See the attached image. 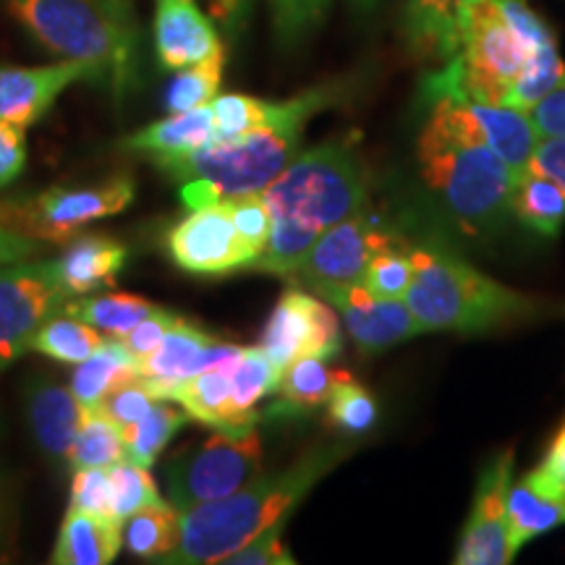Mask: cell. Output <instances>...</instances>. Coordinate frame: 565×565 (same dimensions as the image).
<instances>
[{"label": "cell", "mask_w": 565, "mask_h": 565, "mask_svg": "<svg viewBox=\"0 0 565 565\" xmlns=\"http://www.w3.org/2000/svg\"><path fill=\"white\" fill-rule=\"evenodd\" d=\"M110 482H113V515L118 521L129 519L137 511H145L150 505L166 503L162 494L150 475V466H141L131 458L110 466Z\"/></svg>", "instance_id": "cell-37"}, {"label": "cell", "mask_w": 565, "mask_h": 565, "mask_svg": "<svg viewBox=\"0 0 565 565\" xmlns=\"http://www.w3.org/2000/svg\"><path fill=\"white\" fill-rule=\"evenodd\" d=\"M134 377H139L137 356L116 335H108L89 359L76 364L71 374V393L84 408H97L105 395Z\"/></svg>", "instance_id": "cell-28"}, {"label": "cell", "mask_w": 565, "mask_h": 565, "mask_svg": "<svg viewBox=\"0 0 565 565\" xmlns=\"http://www.w3.org/2000/svg\"><path fill=\"white\" fill-rule=\"evenodd\" d=\"M124 547L121 521L71 508L63 515L51 563L53 565H108Z\"/></svg>", "instance_id": "cell-24"}, {"label": "cell", "mask_w": 565, "mask_h": 565, "mask_svg": "<svg viewBox=\"0 0 565 565\" xmlns=\"http://www.w3.org/2000/svg\"><path fill=\"white\" fill-rule=\"evenodd\" d=\"M63 246L66 249L61 252V257L51 259V263L66 301L74 299V296L113 288L118 282L126 259H129V249L118 238L103 236V233H87V236L79 233Z\"/></svg>", "instance_id": "cell-19"}, {"label": "cell", "mask_w": 565, "mask_h": 565, "mask_svg": "<svg viewBox=\"0 0 565 565\" xmlns=\"http://www.w3.org/2000/svg\"><path fill=\"white\" fill-rule=\"evenodd\" d=\"M154 404H158V398L152 395L147 380L139 374V377L118 385L116 391H110L108 395H105L103 404L97 408H100L108 419H113L118 427L124 429V427H131L134 422H139L141 416L150 412Z\"/></svg>", "instance_id": "cell-42"}, {"label": "cell", "mask_w": 565, "mask_h": 565, "mask_svg": "<svg viewBox=\"0 0 565 565\" xmlns=\"http://www.w3.org/2000/svg\"><path fill=\"white\" fill-rule=\"evenodd\" d=\"M137 196L129 173L89 186H51L32 196H6L11 223L42 244H66L82 228L124 212Z\"/></svg>", "instance_id": "cell-9"}, {"label": "cell", "mask_w": 565, "mask_h": 565, "mask_svg": "<svg viewBox=\"0 0 565 565\" xmlns=\"http://www.w3.org/2000/svg\"><path fill=\"white\" fill-rule=\"evenodd\" d=\"M108 3L110 17L116 19L118 30L129 42L131 47H137V19H134V0H105Z\"/></svg>", "instance_id": "cell-52"}, {"label": "cell", "mask_w": 565, "mask_h": 565, "mask_svg": "<svg viewBox=\"0 0 565 565\" xmlns=\"http://www.w3.org/2000/svg\"><path fill=\"white\" fill-rule=\"evenodd\" d=\"M6 542H9V526H0V557H3Z\"/></svg>", "instance_id": "cell-55"}, {"label": "cell", "mask_w": 565, "mask_h": 565, "mask_svg": "<svg viewBox=\"0 0 565 565\" xmlns=\"http://www.w3.org/2000/svg\"><path fill=\"white\" fill-rule=\"evenodd\" d=\"M126 553L141 561L158 563L160 557L173 553L181 540V511L171 500L150 505L121 521Z\"/></svg>", "instance_id": "cell-30"}, {"label": "cell", "mask_w": 565, "mask_h": 565, "mask_svg": "<svg viewBox=\"0 0 565 565\" xmlns=\"http://www.w3.org/2000/svg\"><path fill=\"white\" fill-rule=\"evenodd\" d=\"M424 92H450V95H456L458 103L463 105L466 116L471 118V124L477 126L482 139L492 147V152L511 168L515 179L524 175L529 162H532L536 141H540V134H536L534 124L529 121L524 110L475 100L471 95H466L461 84H458L454 61H448V66L429 76L427 84H424Z\"/></svg>", "instance_id": "cell-17"}, {"label": "cell", "mask_w": 565, "mask_h": 565, "mask_svg": "<svg viewBox=\"0 0 565 565\" xmlns=\"http://www.w3.org/2000/svg\"><path fill=\"white\" fill-rule=\"evenodd\" d=\"M105 71L87 61H58L51 66H0V118L30 129L76 82H103Z\"/></svg>", "instance_id": "cell-16"}, {"label": "cell", "mask_w": 565, "mask_h": 565, "mask_svg": "<svg viewBox=\"0 0 565 565\" xmlns=\"http://www.w3.org/2000/svg\"><path fill=\"white\" fill-rule=\"evenodd\" d=\"M244 353V351H242ZM233 364L212 366L200 374L175 383L168 391L166 401L179 404L183 412L189 414V419L204 424V427L215 429V433H236V424H233L231 414V370Z\"/></svg>", "instance_id": "cell-26"}, {"label": "cell", "mask_w": 565, "mask_h": 565, "mask_svg": "<svg viewBox=\"0 0 565 565\" xmlns=\"http://www.w3.org/2000/svg\"><path fill=\"white\" fill-rule=\"evenodd\" d=\"M223 66H225V51L212 55V58L194 63V66L181 68L179 76L171 82L166 95L168 113H181L200 108L217 97L223 82Z\"/></svg>", "instance_id": "cell-36"}, {"label": "cell", "mask_w": 565, "mask_h": 565, "mask_svg": "<svg viewBox=\"0 0 565 565\" xmlns=\"http://www.w3.org/2000/svg\"><path fill=\"white\" fill-rule=\"evenodd\" d=\"M212 341H217V338L179 317L173 322V328L166 333V338L158 343V349L137 359V370L147 380L154 398L166 401L168 391L175 383L196 374V362H200L202 351Z\"/></svg>", "instance_id": "cell-22"}, {"label": "cell", "mask_w": 565, "mask_h": 565, "mask_svg": "<svg viewBox=\"0 0 565 565\" xmlns=\"http://www.w3.org/2000/svg\"><path fill=\"white\" fill-rule=\"evenodd\" d=\"M341 315V320L364 353H380L424 333L404 299H385L366 291L362 282L328 286L315 291Z\"/></svg>", "instance_id": "cell-15"}, {"label": "cell", "mask_w": 565, "mask_h": 565, "mask_svg": "<svg viewBox=\"0 0 565 565\" xmlns=\"http://www.w3.org/2000/svg\"><path fill=\"white\" fill-rule=\"evenodd\" d=\"M341 322L335 309L320 296L299 288L280 296L259 338V349L280 372L299 356H320L330 362L341 353Z\"/></svg>", "instance_id": "cell-13"}, {"label": "cell", "mask_w": 565, "mask_h": 565, "mask_svg": "<svg viewBox=\"0 0 565 565\" xmlns=\"http://www.w3.org/2000/svg\"><path fill=\"white\" fill-rule=\"evenodd\" d=\"M356 3H362V6H364V3H372V0H356Z\"/></svg>", "instance_id": "cell-56"}, {"label": "cell", "mask_w": 565, "mask_h": 565, "mask_svg": "<svg viewBox=\"0 0 565 565\" xmlns=\"http://www.w3.org/2000/svg\"><path fill=\"white\" fill-rule=\"evenodd\" d=\"M349 377V372L333 370L328 359L320 356H299L280 374L278 401L270 406L275 416H296L309 414L317 406L328 404L330 393L341 380Z\"/></svg>", "instance_id": "cell-27"}, {"label": "cell", "mask_w": 565, "mask_h": 565, "mask_svg": "<svg viewBox=\"0 0 565 565\" xmlns=\"http://www.w3.org/2000/svg\"><path fill=\"white\" fill-rule=\"evenodd\" d=\"M414 278L404 296L424 333H482L532 315L534 299L513 291L440 244H408Z\"/></svg>", "instance_id": "cell-5"}, {"label": "cell", "mask_w": 565, "mask_h": 565, "mask_svg": "<svg viewBox=\"0 0 565 565\" xmlns=\"http://www.w3.org/2000/svg\"><path fill=\"white\" fill-rule=\"evenodd\" d=\"M458 84L484 103H505L508 89L529 61L526 45L508 24L498 0H461L458 6Z\"/></svg>", "instance_id": "cell-7"}, {"label": "cell", "mask_w": 565, "mask_h": 565, "mask_svg": "<svg viewBox=\"0 0 565 565\" xmlns=\"http://www.w3.org/2000/svg\"><path fill=\"white\" fill-rule=\"evenodd\" d=\"M280 370L259 349H244L231 370V414L238 433H252L257 427V404L267 395L278 393Z\"/></svg>", "instance_id": "cell-29"}, {"label": "cell", "mask_w": 565, "mask_h": 565, "mask_svg": "<svg viewBox=\"0 0 565 565\" xmlns=\"http://www.w3.org/2000/svg\"><path fill=\"white\" fill-rule=\"evenodd\" d=\"M63 303L53 263L26 259L0 270V372L30 351L32 335Z\"/></svg>", "instance_id": "cell-12"}, {"label": "cell", "mask_w": 565, "mask_h": 565, "mask_svg": "<svg viewBox=\"0 0 565 565\" xmlns=\"http://www.w3.org/2000/svg\"><path fill=\"white\" fill-rule=\"evenodd\" d=\"M536 471H540V475H545L550 482L565 487V422H563L561 433L555 435V440L550 443L547 454H545V458H542V463L536 466Z\"/></svg>", "instance_id": "cell-51"}, {"label": "cell", "mask_w": 565, "mask_h": 565, "mask_svg": "<svg viewBox=\"0 0 565 565\" xmlns=\"http://www.w3.org/2000/svg\"><path fill=\"white\" fill-rule=\"evenodd\" d=\"M349 456L345 445H317L280 475H263L228 498L181 511V540L162 565L225 563L246 542L275 524H286L296 505L324 475Z\"/></svg>", "instance_id": "cell-4"}, {"label": "cell", "mask_w": 565, "mask_h": 565, "mask_svg": "<svg viewBox=\"0 0 565 565\" xmlns=\"http://www.w3.org/2000/svg\"><path fill=\"white\" fill-rule=\"evenodd\" d=\"M11 521V508H9V492L3 490V482H0V526H9Z\"/></svg>", "instance_id": "cell-54"}, {"label": "cell", "mask_w": 565, "mask_h": 565, "mask_svg": "<svg viewBox=\"0 0 565 565\" xmlns=\"http://www.w3.org/2000/svg\"><path fill=\"white\" fill-rule=\"evenodd\" d=\"M273 231L252 270L291 278L324 231L370 204V181L351 139H330L296 154L263 189Z\"/></svg>", "instance_id": "cell-1"}, {"label": "cell", "mask_w": 565, "mask_h": 565, "mask_svg": "<svg viewBox=\"0 0 565 565\" xmlns=\"http://www.w3.org/2000/svg\"><path fill=\"white\" fill-rule=\"evenodd\" d=\"M166 249L179 270L196 278H225L254 265V254L233 225L228 200L204 204L173 223L166 233Z\"/></svg>", "instance_id": "cell-11"}, {"label": "cell", "mask_w": 565, "mask_h": 565, "mask_svg": "<svg viewBox=\"0 0 565 565\" xmlns=\"http://www.w3.org/2000/svg\"><path fill=\"white\" fill-rule=\"evenodd\" d=\"M24 412L30 433L42 454L66 458L84 414V406L71 393V387H63L53 380H32L24 393Z\"/></svg>", "instance_id": "cell-21"}, {"label": "cell", "mask_w": 565, "mask_h": 565, "mask_svg": "<svg viewBox=\"0 0 565 565\" xmlns=\"http://www.w3.org/2000/svg\"><path fill=\"white\" fill-rule=\"evenodd\" d=\"M210 105L215 113V129L221 139L238 137V134L257 129V126L273 124L282 113V103L257 100L249 95H217Z\"/></svg>", "instance_id": "cell-39"}, {"label": "cell", "mask_w": 565, "mask_h": 565, "mask_svg": "<svg viewBox=\"0 0 565 565\" xmlns=\"http://www.w3.org/2000/svg\"><path fill=\"white\" fill-rule=\"evenodd\" d=\"M71 508H79V511L92 515H103V519H116L113 515L110 469L74 471V479H71Z\"/></svg>", "instance_id": "cell-43"}, {"label": "cell", "mask_w": 565, "mask_h": 565, "mask_svg": "<svg viewBox=\"0 0 565 565\" xmlns=\"http://www.w3.org/2000/svg\"><path fill=\"white\" fill-rule=\"evenodd\" d=\"M26 129L0 118V189L11 186L26 168Z\"/></svg>", "instance_id": "cell-47"}, {"label": "cell", "mask_w": 565, "mask_h": 565, "mask_svg": "<svg viewBox=\"0 0 565 565\" xmlns=\"http://www.w3.org/2000/svg\"><path fill=\"white\" fill-rule=\"evenodd\" d=\"M154 51L162 68L181 71L225 47L215 24L194 0H154Z\"/></svg>", "instance_id": "cell-18"}, {"label": "cell", "mask_w": 565, "mask_h": 565, "mask_svg": "<svg viewBox=\"0 0 565 565\" xmlns=\"http://www.w3.org/2000/svg\"><path fill=\"white\" fill-rule=\"evenodd\" d=\"M246 6H249V0H212V13H215L225 30L236 32L244 24Z\"/></svg>", "instance_id": "cell-53"}, {"label": "cell", "mask_w": 565, "mask_h": 565, "mask_svg": "<svg viewBox=\"0 0 565 565\" xmlns=\"http://www.w3.org/2000/svg\"><path fill=\"white\" fill-rule=\"evenodd\" d=\"M328 424H333L335 429L349 435H364L377 424L380 412L377 401L372 398V393L364 385H359L356 380L345 377L335 385V391L328 398Z\"/></svg>", "instance_id": "cell-38"}, {"label": "cell", "mask_w": 565, "mask_h": 565, "mask_svg": "<svg viewBox=\"0 0 565 565\" xmlns=\"http://www.w3.org/2000/svg\"><path fill=\"white\" fill-rule=\"evenodd\" d=\"M257 477H263V443L257 429L242 435L215 433L166 466V490L179 511H189L228 498Z\"/></svg>", "instance_id": "cell-8"}, {"label": "cell", "mask_w": 565, "mask_h": 565, "mask_svg": "<svg viewBox=\"0 0 565 565\" xmlns=\"http://www.w3.org/2000/svg\"><path fill=\"white\" fill-rule=\"evenodd\" d=\"M124 458L126 445L121 427L108 419L100 408H84L74 443L66 454L68 469H110L113 463L124 461Z\"/></svg>", "instance_id": "cell-32"}, {"label": "cell", "mask_w": 565, "mask_h": 565, "mask_svg": "<svg viewBox=\"0 0 565 565\" xmlns=\"http://www.w3.org/2000/svg\"><path fill=\"white\" fill-rule=\"evenodd\" d=\"M158 309V303L145 299L137 294H103L92 296V299H71L61 307L63 315L74 317L97 328L105 335L121 338L129 333L134 324L145 320L147 315H152Z\"/></svg>", "instance_id": "cell-33"}, {"label": "cell", "mask_w": 565, "mask_h": 565, "mask_svg": "<svg viewBox=\"0 0 565 565\" xmlns=\"http://www.w3.org/2000/svg\"><path fill=\"white\" fill-rule=\"evenodd\" d=\"M175 320H179V315L158 307L152 315H147L145 320L134 324L129 333H124L121 338H118V341H121L126 349L134 353V356L141 359V356H147L150 351L158 349V343L166 338L168 330L173 328Z\"/></svg>", "instance_id": "cell-46"}, {"label": "cell", "mask_w": 565, "mask_h": 565, "mask_svg": "<svg viewBox=\"0 0 565 565\" xmlns=\"http://www.w3.org/2000/svg\"><path fill=\"white\" fill-rule=\"evenodd\" d=\"M231 215H233V225H236L238 236L246 244V249L254 254V263L263 257V252L267 249V242H270V231H273V217L270 210L263 200V194H242V196H231Z\"/></svg>", "instance_id": "cell-41"}, {"label": "cell", "mask_w": 565, "mask_h": 565, "mask_svg": "<svg viewBox=\"0 0 565 565\" xmlns=\"http://www.w3.org/2000/svg\"><path fill=\"white\" fill-rule=\"evenodd\" d=\"M186 419L189 414L173 408V401H158L139 422L121 429L126 458L141 466H152L166 450V445L173 440V435L186 424Z\"/></svg>", "instance_id": "cell-35"}, {"label": "cell", "mask_w": 565, "mask_h": 565, "mask_svg": "<svg viewBox=\"0 0 565 565\" xmlns=\"http://www.w3.org/2000/svg\"><path fill=\"white\" fill-rule=\"evenodd\" d=\"M458 6L461 0H408L404 38L422 61H450L458 53Z\"/></svg>", "instance_id": "cell-25"}, {"label": "cell", "mask_w": 565, "mask_h": 565, "mask_svg": "<svg viewBox=\"0 0 565 565\" xmlns=\"http://www.w3.org/2000/svg\"><path fill=\"white\" fill-rule=\"evenodd\" d=\"M529 121L534 124L540 139L545 137H565V82L547 92L540 103L526 110Z\"/></svg>", "instance_id": "cell-49"}, {"label": "cell", "mask_w": 565, "mask_h": 565, "mask_svg": "<svg viewBox=\"0 0 565 565\" xmlns=\"http://www.w3.org/2000/svg\"><path fill=\"white\" fill-rule=\"evenodd\" d=\"M328 0H273L275 26L282 40H296L320 21Z\"/></svg>", "instance_id": "cell-45"}, {"label": "cell", "mask_w": 565, "mask_h": 565, "mask_svg": "<svg viewBox=\"0 0 565 565\" xmlns=\"http://www.w3.org/2000/svg\"><path fill=\"white\" fill-rule=\"evenodd\" d=\"M412 278H414V265H412V254H408V244L398 242L374 254L372 263L366 265L362 286L374 296H385V299H404L408 286H412Z\"/></svg>", "instance_id": "cell-40"}, {"label": "cell", "mask_w": 565, "mask_h": 565, "mask_svg": "<svg viewBox=\"0 0 565 565\" xmlns=\"http://www.w3.org/2000/svg\"><path fill=\"white\" fill-rule=\"evenodd\" d=\"M338 100V87H315L282 103V113L273 124L238 134L215 137L200 150L179 158L154 160V166L171 181L181 183V200L186 207L254 194L263 189L296 158L303 126L317 113Z\"/></svg>", "instance_id": "cell-3"}, {"label": "cell", "mask_w": 565, "mask_h": 565, "mask_svg": "<svg viewBox=\"0 0 565 565\" xmlns=\"http://www.w3.org/2000/svg\"><path fill=\"white\" fill-rule=\"evenodd\" d=\"M282 526L286 524H275L263 532L259 536H254L252 542H246L242 550L225 557L228 565H291L294 555L288 553L286 545H282Z\"/></svg>", "instance_id": "cell-44"}, {"label": "cell", "mask_w": 565, "mask_h": 565, "mask_svg": "<svg viewBox=\"0 0 565 565\" xmlns=\"http://www.w3.org/2000/svg\"><path fill=\"white\" fill-rule=\"evenodd\" d=\"M42 242L38 238L21 233L17 225L11 223L9 207H6V200H0V270L9 265L26 263V259H34L42 252Z\"/></svg>", "instance_id": "cell-48"}, {"label": "cell", "mask_w": 565, "mask_h": 565, "mask_svg": "<svg viewBox=\"0 0 565 565\" xmlns=\"http://www.w3.org/2000/svg\"><path fill=\"white\" fill-rule=\"evenodd\" d=\"M215 137V113H212V105L207 103L192 110L171 113L162 121H154L145 126V129L129 134L121 141V150L147 154L154 162L200 150V147H204Z\"/></svg>", "instance_id": "cell-23"}, {"label": "cell", "mask_w": 565, "mask_h": 565, "mask_svg": "<svg viewBox=\"0 0 565 565\" xmlns=\"http://www.w3.org/2000/svg\"><path fill=\"white\" fill-rule=\"evenodd\" d=\"M513 448L500 450L484 463L477 494L456 550L458 565H505L513 561L508 547V490L513 484Z\"/></svg>", "instance_id": "cell-14"}, {"label": "cell", "mask_w": 565, "mask_h": 565, "mask_svg": "<svg viewBox=\"0 0 565 565\" xmlns=\"http://www.w3.org/2000/svg\"><path fill=\"white\" fill-rule=\"evenodd\" d=\"M398 242L401 238L395 236V231L387 228L383 217L366 204L364 210L353 212L333 228L324 231L288 280L303 282L315 291L328 286H345V282H362L374 254Z\"/></svg>", "instance_id": "cell-10"}, {"label": "cell", "mask_w": 565, "mask_h": 565, "mask_svg": "<svg viewBox=\"0 0 565 565\" xmlns=\"http://www.w3.org/2000/svg\"><path fill=\"white\" fill-rule=\"evenodd\" d=\"M24 30L61 61H87L113 76L124 97L134 76L131 47L110 17L105 0H6Z\"/></svg>", "instance_id": "cell-6"}, {"label": "cell", "mask_w": 565, "mask_h": 565, "mask_svg": "<svg viewBox=\"0 0 565 565\" xmlns=\"http://www.w3.org/2000/svg\"><path fill=\"white\" fill-rule=\"evenodd\" d=\"M513 215L540 236L555 238L565 225V189L553 179L524 171L513 186Z\"/></svg>", "instance_id": "cell-31"}, {"label": "cell", "mask_w": 565, "mask_h": 565, "mask_svg": "<svg viewBox=\"0 0 565 565\" xmlns=\"http://www.w3.org/2000/svg\"><path fill=\"white\" fill-rule=\"evenodd\" d=\"M103 341L105 338L100 335V330L61 312L47 317L40 324V330L30 341V351L42 353V356L53 359V362L76 366L100 349Z\"/></svg>", "instance_id": "cell-34"}, {"label": "cell", "mask_w": 565, "mask_h": 565, "mask_svg": "<svg viewBox=\"0 0 565 565\" xmlns=\"http://www.w3.org/2000/svg\"><path fill=\"white\" fill-rule=\"evenodd\" d=\"M433 110L416 141L422 179L469 236L500 231L513 215L515 175L482 139L450 92H424Z\"/></svg>", "instance_id": "cell-2"}, {"label": "cell", "mask_w": 565, "mask_h": 565, "mask_svg": "<svg viewBox=\"0 0 565 565\" xmlns=\"http://www.w3.org/2000/svg\"><path fill=\"white\" fill-rule=\"evenodd\" d=\"M508 547L511 555L536 536L565 526V487L532 469L508 490Z\"/></svg>", "instance_id": "cell-20"}, {"label": "cell", "mask_w": 565, "mask_h": 565, "mask_svg": "<svg viewBox=\"0 0 565 565\" xmlns=\"http://www.w3.org/2000/svg\"><path fill=\"white\" fill-rule=\"evenodd\" d=\"M526 171L553 179L557 186L565 189V137H545L536 141Z\"/></svg>", "instance_id": "cell-50"}]
</instances>
